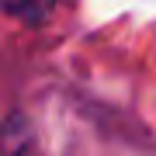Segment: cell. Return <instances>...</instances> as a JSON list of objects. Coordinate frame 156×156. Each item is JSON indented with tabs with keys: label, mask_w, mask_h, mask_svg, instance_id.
Instances as JSON below:
<instances>
[{
	"label": "cell",
	"mask_w": 156,
	"mask_h": 156,
	"mask_svg": "<svg viewBox=\"0 0 156 156\" xmlns=\"http://www.w3.org/2000/svg\"><path fill=\"white\" fill-rule=\"evenodd\" d=\"M7 14L17 17L21 24H31V28H42V24H49V17L56 14L59 0H4Z\"/></svg>",
	"instance_id": "obj_1"
}]
</instances>
